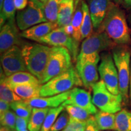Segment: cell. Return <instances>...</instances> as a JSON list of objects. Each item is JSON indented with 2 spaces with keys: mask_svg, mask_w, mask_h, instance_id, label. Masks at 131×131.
Masks as SVG:
<instances>
[{
  "mask_svg": "<svg viewBox=\"0 0 131 131\" xmlns=\"http://www.w3.org/2000/svg\"><path fill=\"white\" fill-rule=\"evenodd\" d=\"M96 31L105 32L111 40L118 46L131 44L130 30L125 15L118 6L114 3Z\"/></svg>",
  "mask_w": 131,
  "mask_h": 131,
  "instance_id": "cell-1",
  "label": "cell"
},
{
  "mask_svg": "<svg viewBox=\"0 0 131 131\" xmlns=\"http://www.w3.org/2000/svg\"><path fill=\"white\" fill-rule=\"evenodd\" d=\"M52 47L42 44H26L21 47L29 72L40 80L43 76Z\"/></svg>",
  "mask_w": 131,
  "mask_h": 131,
  "instance_id": "cell-2",
  "label": "cell"
},
{
  "mask_svg": "<svg viewBox=\"0 0 131 131\" xmlns=\"http://www.w3.org/2000/svg\"><path fill=\"white\" fill-rule=\"evenodd\" d=\"M76 68L71 67L64 72L52 78L42 84L40 96H50L66 92L74 88L83 86Z\"/></svg>",
  "mask_w": 131,
  "mask_h": 131,
  "instance_id": "cell-3",
  "label": "cell"
},
{
  "mask_svg": "<svg viewBox=\"0 0 131 131\" xmlns=\"http://www.w3.org/2000/svg\"><path fill=\"white\" fill-rule=\"evenodd\" d=\"M131 53L126 46H117L112 49V57L117 68L119 80V93L123 102L129 100V82L130 76Z\"/></svg>",
  "mask_w": 131,
  "mask_h": 131,
  "instance_id": "cell-4",
  "label": "cell"
},
{
  "mask_svg": "<svg viewBox=\"0 0 131 131\" xmlns=\"http://www.w3.org/2000/svg\"><path fill=\"white\" fill-rule=\"evenodd\" d=\"M71 55L63 47H52L49 58L40 83L44 84L52 78L61 74L72 67Z\"/></svg>",
  "mask_w": 131,
  "mask_h": 131,
  "instance_id": "cell-5",
  "label": "cell"
},
{
  "mask_svg": "<svg viewBox=\"0 0 131 131\" xmlns=\"http://www.w3.org/2000/svg\"><path fill=\"white\" fill-rule=\"evenodd\" d=\"M92 103L103 112L116 114L122 110L123 98L120 94L114 95L106 88L102 80L92 87Z\"/></svg>",
  "mask_w": 131,
  "mask_h": 131,
  "instance_id": "cell-6",
  "label": "cell"
},
{
  "mask_svg": "<svg viewBox=\"0 0 131 131\" xmlns=\"http://www.w3.org/2000/svg\"><path fill=\"white\" fill-rule=\"evenodd\" d=\"M117 46L105 32L96 31L82 42L77 58V64L80 63L89 55L113 49Z\"/></svg>",
  "mask_w": 131,
  "mask_h": 131,
  "instance_id": "cell-7",
  "label": "cell"
},
{
  "mask_svg": "<svg viewBox=\"0 0 131 131\" xmlns=\"http://www.w3.org/2000/svg\"><path fill=\"white\" fill-rule=\"evenodd\" d=\"M45 7V3L40 0H29L27 7L16 14V23L19 30L24 31L32 26L47 22Z\"/></svg>",
  "mask_w": 131,
  "mask_h": 131,
  "instance_id": "cell-8",
  "label": "cell"
},
{
  "mask_svg": "<svg viewBox=\"0 0 131 131\" xmlns=\"http://www.w3.org/2000/svg\"><path fill=\"white\" fill-rule=\"evenodd\" d=\"M39 43L45 44L51 46L63 47L69 51L73 61H77L78 55L79 42L75 40L72 35H69L63 27H58L54 29L48 35L41 38Z\"/></svg>",
  "mask_w": 131,
  "mask_h": 131,
  "instance_id": "cell-9",
  "label": "cell"
},
{
  "mask_svg": "<svg viewBox=\"0 0 131 131\" xmlns=\"http://www.w3.org/2000/svg\"><path fill=\"white\" fill-rule=\"evenodd\" d=\"M100 78L107 89L114 95L120 94L119 90L118 75L112 55L111 53H103L98 66Z\"/></svg>",
  "mask_w": 131,
  "mask_h": 131,
  "instance_id": "cell-10",
  "label": "cell"
},
{
  "mask_svg": "<svg viewBox=\"0 0 131 131\" xmlns=\"http://www.w3.org/2000/svg\"><path fill=\"white\" fill-rule=\"evenodd\" d=\"M100 60L99 53L93 54L87 57L80 63L76 64L77 70L82 83L86 89H92V87L99 80L98 63Z\"/></svg>",
  "mask_w": 131,
  "mask_h": 131,
  "instance_id": "cell-11",
  "label": "cell"
},
{
  "mask_svg": "<svg viewBox=\"0 0 131 131\" xmlns=\"http://www.w3.org/2000/svg\"><path fill=\"white\" fill-rule=\"evenodd\" d=\"M1 63L3 72L9 77L19 72H27L22 49L18 46H14L1 55Z\"/></svg>",
  "mask_w": 131,
  "mask_h": 131,
  "instance_id": "cell-12",
  "label": "cell"
},
{
  "mask_svg": "<svg viewBox=\"0 0 131 131\" xmlns=\"http://www.w3.org/2000/svg\"><path fill=\"white\" fill-rule=\"evenodd\" d=\"M15 18H11L1 27L0 52L2 55L14 46L21 45V35Z\"/></svg>",
  "mask_w": 131,
  "mask_h": 131,
  "instance_id": "cell-13",
  "label": "cell"
},
{
  "mask_svg": "<svg viewBox=\"0 0 131 131\" xmlns=\"http://www.w3.org/2000/svg\"><path fill=\"white\" fill-rule=\"evenodd\" d=\"M62 105H73L83 108L92 115L98 112L96 107L92 103V98L89 92L77 87L70 90L68 99Z\"/></svg>",
  "mask_w": 131,
  "mask_h": 131,
  "instance_id": "cell-14",
  "label": "cell"
},
{
  "mask_svg": "<svg viewBox=\"0 0 131 131\" xmlns=\"http://www.w3.org/2000/svg\"><path fill=\"white\" fill-rule=\"evenodd\" d=\"M93 27L97 30L113 4L112 0H88Z\"/></svg>",
  "mask_w": 131,
  "mask_h": 131,
  "instance_id": "cell-15",
  "label": "cell"
},
{
  "mask_svg": "<svg viewBox=\"0 0 131 131\" xmlns=\"http://www.w3.org/2000/svg\"><path fill=\"white\" fill-rule=\"evenodd\" d=\"M70 91L50 96H39L26 100L32 108H55L62 105L68 99ZM25 101V100H24Z\"/></svg>",
  "mask_w": 131,
  "mask_h": 131,
  "instance_id": "cell-16",
  "label": "cell"
},
{
  "mask_svg": "<svg viewBox=\"0 0 131 131\" xmlns=\"http://www.w3.org/2000/svg\"><path fill=\"white\" fill-rule=\"evenodd\" d=\"M57 27H58V25L57 22L47 21L32 26L30 28L23 31L20 35L22 38L38 42L41 38L48 35L49 33Z\"/></svg>",
  "mask_w": 131,
  "mask_h": 131,
  "instance_id": "cell-17",
  "label": "cell"
},
{
  "mask_svg": "<svg viewBox=\"0 0 131 131\" xmlns=\"http://www.w3.org/2000/svg\"><path fill=\"white\" fill-rule=\"evenodd\" d=\"M1 77L9 87L24 84H41L40 80L29 72H19L9 77H6L1 72Z\"/></svg>",
  "mask_w": 131,
  "mask_h": 131,
  "instance_id": "cell-18",
  "label": "cell"
},
{
  "mask_svg": "<svg viewBox=\"0 0 131 131\" xmlns=\"http://www.w3.org/2000/svg\"><path fill=\"white\" fill-rule=\"evenodd\" d=\"M76 0H66L59 9L57 24L58 27H64L71 24L75 9Z\"/></svg>",
  "mask_w": 131,
  "mask_h": 131,
  "instance_id": "cell-19",
  "label": "cell"
},
{
  "mask_svg": "<svg viewBox=\"0 0 131 131\" xmlns=\"http://www.w3.org/2000/svg\"><path fill=\"white\" fill-rule=\"evenodd\" d=\"M41 84H24L13 86L10 88L23 100H29L40 96Z\"/></svg>",
  "mask_w": 131,
  "mask_h": 131,
  "instance_id": "cell-20",
  "label": "cell"
},
{
  "mask_svg": "<svg viewBox=\"0 0 131 131\" xmlns=\"http://www.w3.org/2000/svg\"><path fill=\"white\" fill-rule=\"evenodd\" d=\"M94 117L100 130H115V114L100 111L94 115Z\"/></svg>",
  "mask_w": 131,
  "mask_h": 131,
  "instance_id": "cell-21",
  "label": "cell"
},
{
  "mask_svg": "<svg viewBox=\"0 0 131 131\" xmlns=\"http://www.w3.org/2000/svg\"><path fill=\"white\" fill-rule=\"evenodd\" d=\"M50 108H33L28 124L29 131H41Z\"/></svg>",
  "mask_w": 131,
  "mask_h": 131,
  "instance_id": "cell-22",
  "label": "cell"
},
{
  "mask_svg": "<svg viewBox=\"0 0 131 131\" xmlns=\"http://www.w3.org/2000/svg\"><path fill=\"white\" fill-rule=\"evenodd\" d=\"M83 20V10H82L81 2L80 0L75 1V9L73 14L71 25L72 26V36L77 41L80 42L81 41V29Z\"/></svg>",
  "mask_w": 131,
  "mask_h": 131,
  "instance_id": "cell-23",
  "label": "cell"
},
{
  "mask_svg": "<svg viewBox=\"0 0 131 131\" xmlns=\"http://www.w3.org/2000/svg\"><path fill=\"white\" fill-rule=\"evenodd\" d=\"M82 10H83V20L81 29V40H84L92 34L93 24L90 14L88 5L84 1H81Z\"/></svg>",
  "mask_w": 131,
  "mask_h": 131,
  "instance_id": "cell-24",
  "label": "cell"
},
{
  "mask_svg": "<svg viewBox=\"0 0 131 131\" xmlns=\"http://www.w3.org/2000/svg\"><path fill=\"white\" fill-rule=\"evenodd\" d=\"M115 130L131 131V112L123 109L115 114Z\"/></svg>",
  "mask_w": 131,
  "mask_h": 131,
  "instance_id": "cell-25",
  "label": "cell"
},
{
  "mask_svg": "<svg viewBox=\"0 0 131 131\" xmlns=\"http://www.w3.org/2000/svg\"><path fill=\"white\" fill-rule=\"evenodd\" d=\"M66 0H48L45 3V12L47 21L57 22L59 9Z\"/></svg>",
  "mask_w": 131,
  "mask_h": 131,
  "instance_id": "cell-26",
  "label": "cell"
},
{
  "mask_svg": "<svg viewBox=\"0 0 131 131\" xmlns=\"http://www.w3.org/2000/svg\"><path fill=\"white\" fill-rule=\"evenodd\" d=\"M16 10L14 0H4L0 9V27H2L7 20L15 18Z\"/></svg>",
  "mask_w": 131,
  "mask_h": 131,
  "instance_id": "cell-27",
  "label": "cell"
},
{
  "mask_svg": "<svg viewBox=\"0 0 131 131\" xmlns=\"http://www.w3.org/2000/svg\"><path fill=\"white\" fill-rule=\"evenodd\" d=\"M10 107L17 116L30 119L33 108L26 101L21 100L10 103Z\"/></svg>",
  "mask_w": 131,
  "mask_h": 131,
  "instance_id": "cell-28",
  "label": "cell"
},
{
  "mask_svg": "<svg viewBox=\"0 0 131 131\" xmlns=\"http://www.w3.org/2000/svg\"><path fill=\"white\" fill-rule=\"evenodd\" d=\"M64 109L69 117L72 118L80 121V122H87L88 119L92 115L83 108L78 107L73 105H64Z\"/></svg>",
  "mask_w": 131,
  "mask_h": 131,
  "instance_id": "cell-29",
  "label": "cell"
},
{
  "mask_svg": "<svg viewBox=\"0 0 131 131\" xmlns=\"http://www.w3.org/2000/svg\"><path fill=\"white\" fill-rule=\"evenodd\" d=\"M0 97L1 100L6 101L10 104L15 101L23 100L9 86L5 83L4 80L1 77V83H0Z\"/></svg>",
  "mask_w": 131,
  "mask_h": 131,
  "instance_id": "cell-30",
  "label": "cell"
},
{
  "mask_svg": "<svg viewBox=\"0 0 131 131\" xmlns=\"http://www.w3.org/2000/svg\"><path fill=\"white\" fill-rule=\"evenodd\" d=\"M64 110V106L61 105L58 107L50 108L44 121L41 131H49L60 114Z\"/></svg>",
  "mask_w": 131,
  "mask_h": 131,
  "instance_id": "cell-31",
  "label": "cell"
},
{
  "mask_svg": "<svg viewBox=\"0 0 131 131\" xmlns=\"http://www.w3.org/2000/svg\"><path fill=\"white\" fill-rule=\"evenodd\" d=\"M16 117L17 115L15 113L10 109L4 113L3 115L0 116L1 126L3 127H7L12 130H15Z\"/></svg>",
  "mask_w": 131,
  "mask_h": 131,
  "instance_id": "cell-32",
  "label": "cell"
},
{
  "mask_svg": "<svg viewBox=\"0 0 131 131\" xmlns=\"http://www.w3.org/2000/svg\"><path fill=\"white\" fill-rule=\"evenodd\" d=\"M69 115L65 111L62 112L54 123L49 131H61L68 125L69 121Z\"/></svg>",
  "mask_w": 131,
  "mask_h": 131,
  "instance_id": "cell-33",
  "label": "cell"
},
{
  "mask_svg": "<svg viewBox=\"0 0 131 131\" xmlns=\"http://www.w3.org/2000/svg\"><path fill=\"white\" fill-rule=\"evenodd\" d=\"M86 122H80L70 117L68 125L61 131H84Z\"/></svg>",
  "mask_w": 131,
  "mask_h": 131,
  "instance_id": "cell-34",
  "label": "cell"
},
{
  "mask_svg": "<svg viewBox=\"0 0 131 131\" xmlns=\"http://www.w3.org/2000/svg\"><path fill=\"white\" fill-rule=\"evenodd\" d=\"M29 122V119L17 116L16 119L15 130L21 131L28 129Z\"/></svg>",
  "mask_w": 131,
  "mask_h": 131,
  "instance_id": "cell-35",
  "label": "cell"
},
{
  "mask_svg": "<svg viewBox=\"0 0 131 131\" xmlns=\"http://www.w3.org/2000/svg\"><path fill=\"white\" fill-rule=\"evenodd\" d=\"M84 131H100L96 123L94 116L92 115L86 122V126Z\"/></svg>",
  "mask_w": 131,
  "mask_h": 131,
  "instance_id": "cell-36",
  "label": "cell"
},
{
  "mask_svg": "<svg viewBox=\"0 0 131 131\" xmlns=\"http://www.w3.org/2000/svg\"><path fill=\"white\" fill-rule=\"evenodd\" d=\"M15 6L17 10H22L28 5L29 0H14Z\"/></svg>",
  "mask_w": 131,
  "mask_h": 131,
  "instance_id": "cell-37",
  "label": "cell"
},
{
  "mask_svg": "<svg viewBox=\"0 0 131 131\" xmlns=\"http://www.w3.org/2000/svg\"><path fill=\"white\" fill-rule=\"evenodd\" d=\"M11 109L10 104L6 102L4 100H0V116L3 115L4 113H6Z\"/></svg>",
  "mask_w": 131,
  "mask_h": 131,
  "instance_id": "cell-38",
  "label": "cell"
},
{
  "mask_svg": "<svg viewBox=\"0 0 131 131\" xmlns=\"http://www.w3.org/2000/svg\"><path fill=\"white\" fill-rule=\"evenodd\" d=\"M123 4L126 9H131V0H124L123 3Z\"/></svg>",
  "mask_w": 131,
  "mask_h": 131,
  "instance_id": "cell-39",
  "label": "cell"
},
{
  "mask_svg": "<svg viewBox=\"0 0 131 131\" xmlns=\"http://www.w3.org/2000/svg\"><path fill=\"white\" fill-rule=\"evenodd\" d=\"M129 101H130V103L131 104V62H130V82H129Z\"/></svg>",
  "mask_w": 131,
  "mask_h": 131,
  "instance_id": "cell-40",
  "label": "cell"
},
{
  "mask_svg": "<svg viewBox=\"0 0 131 131\" xmlns=\"http://www.w3.org/2000/svg\"><path fill=\"white\" fill-rule=\"evenodd\" d=\"M0 131H14V130H12V129L7 128V127H1V129H0Z\"/></svg>",
  "mask_w": 131,
  "mask_h": 131,
  "instance_id": "cell-41",
  "label": "cell"
},
{
  "mask_svg": "<svg viewBox=\"0 0 131 131\" xmlns=\"http://www.w3.org/2000/svg\"><path fill=\"white\" fill-rule=\"evenodd\" d=\"M112 1H114V3H115L116 4H121V3H123L124 0H112Z\"/></svg>",
  "mask_w": 131,
  "mask_h": 131,
  "instance_id": "cell-42",
  "label": "cell"
},
{
  "mask_svg": "<svg viewBox=\"0 0 131 131\" xmlns=\"http://www.w3.org/2000/svg\"><path fill=\"white\" fill-rule=\"evenodd\" d=\"M3 1H4V0H0V9H1V7H2L3 6Z\"/></svg>",
  "mask_w": 131,
  "mask_h": 131,
  "instance_id": "cell-43",
  "label": "cell"
},
{
  "mask_svg": "<svg viewBox=\"0 0 131 131\" xmlns=\"http://www.w3.org/2000/svg\"><path fill=\"white\" fill-rule=\"evenodd\" d=\"M47 1H48V0H45V1H44V3H45H45H46Z\"/></svg>",
  "mask_w": 131,
  "mask_h": 131,
  "instance_id": "cell-44",
  "label": "cell"
},
{
  "mask_svg": "<svg viewBox=\"0 0 131 131\" xmlns=\"http://www.w3.org/2000/svg\"><path fill=\"white\" fill-rule=\"evenodd\" d=\"M21 131H29V130H27V129H26V130H21Z\"/></svg>",
  "mask_w": 131,
  "mask_h": 131,
  "instance_id": "cell-45",
  "label": "cell"
},
{
  "mask_svg": "<svg viewBox=\"0 0 131 131\" xmlns=\"http://www.w3.org/2000/svg\"><path fill=\"white\" fill-rule=\"evenodd\" d=\"M40 1H41V2H42V3H44V1H45V0H40Z\"/></svg>",
  "mask_w": 131,
  "mask_h": 131,
  "instance_id": "cell-46",
  "label": "cell"
}]
</instances>
